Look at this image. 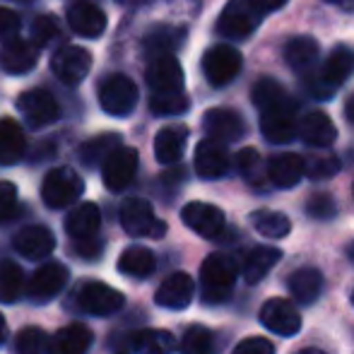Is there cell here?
<instances>
[{
  "instance_id": "obj_32",
  "label": "cell",
  "mask_w": 354,
  "mask_h": 354,
  "mask_svg": "<svg viewBox=\"0 0 354 354\" xmlns=\"http://www.w3.org/2000/svg\"><path fill=\"white\" fill-rule=\"evenodd\" d=\"M284 61L299 73H308L318 61V44L311 37H294L284 46Z\"/></svg>"
},
{
  "instance_id": "obj_20",
  "label": "cell",
  "mask_w": 354,
  "mask_h": 354,
  "mask_svg": "<svg viewBox=\"0 0 354 354\" xmlns=\"http://www.w3.org/2000/svg\"><path fill=\"white\" fill-rule=\"evenodd\" d=\"M229 152L222 142H214V140H203L198 142L196 147V157H193V164H196V171L201 178H222L224 174L229 171Z\"/></svg>"
},
{
  "instance_id": "obj_44",
  "label": "cell",
  "mask_w": 354,
  "mask_h": 354,
  "mask_svg": "<svg viewBox=\"0 0 354 354\" xmlns=\"http://www.w3.org/2000/svg\"><path fill=\"white\" fill-rule=\"evenodd\" d=\"M306 162V159H304ZM340 171V162H337V157H333V154H323V157H311L306 162V174L311 178H318V181H323V178H330L333 174Z\"/></svg>"
},
{
  "instance_id": "obj_8",
  "label": "cell",
  "mask_w": 354,
  "mask_h": 354,
  "mask_svg": "<svg viewBox=\"0 0 354 354\" xmlns=\"http://www.w3.org/2000/svg\"><path fill=\"white\" fill-rule=\"evenodd\" d=\"M241 68H243L241 53L234 46H227V44L207 48L205 56H203V73H205L207 82L212 87H227L229 82L236 80Z\"/></svg>"
},
{
  "instance_id": "obj_13",
  "label": "cell",
  "mask_w": 354,
  "mask_h": 354,
  "mask_svg": "<svg viewBox=\"0 0 354 354\" xmlns=\"http://www.w3.org/2000/svg\"><path fill=\"white\" fill-rule=\"evenodd\" d=\"M138 149L133 147H118L106 162L102 164V178H104V186L109 191L118 193L123 188L131 186V181L136 178V171H138Z\"/></svg>"
},
{
  "instance_id": "obj_17",
  "label": "cell",
  "mask_w": 354,
  "mask_h": 354,
  "mask_svg": "<svg viewBox=\"0 0 354 354\" xmlns=\"http://www.w3.org/2000/svg\"><path fill=\"white\" fill-rule=\"evenodd\" d=\"M207 138L214 142H236L246 133V123L234 109H210L203 118Z\"/></svg>"
},
{
  "instance_id": "obj_27",
  "label": "cell",
  "mask_w": 354,
  "mask_h": 354,
  "mask_svg": "<svg viewBox=\"0 0 354 354\" xmlns=\"http://www.w3.org/2000/svg\"><path fill=\"white\" fill-rule=\"evenodd\" d=\"M188 142L186 126H167L154 138V157L159 164H176L183 157Z\"/></svg>"
},
{
  "instance_id": "obj_21",
  "label": "cell",
  "mask_w": 354,
  "mask_h": 354,
  "mask_svg": "<svg viewBox=\"0 0 354 354\" xmlns=\"http://www.w3.org/2000/svg\"><path fill=\"white\" fill-rule=\"evenodd\" d=\"M39 61V48L37 44L24 41V39H12V41L3 44L0 48V68L8 75H24L29 73Z\"/></svg>"
},
{
  "instance_id": "obj_23",
  "label": "cell",
  "mask_w": 354,
  "mask_h": 354,
  "mask_svg": "<svg viewBox=\"0 0 354 354\" xmlns=\"http://www.w3.org/2000/svg\"><path fill=\"white\" fill-rule=\"evenodd\" d=\"M306 174V162L294 152H282L268 162V181L277 188H294Z\"/></svg>"
},
{
  "instance_id": "obj_46",
  "label": "cell",
  "mask_w": 354,
  "mask_h": 354,
  "mask_svg": "<svg viewBox=\"0 0 354 354\" xmlns=\"http://www.w3.org/2000/svg\"><path fill=\"white\" fill-rule=\"evenodd\" d=\"M306 212L316 219H330L335 214V201L326 193H318L306 203Z\"/></svg>"
},
{
  "instance_id": "obj_22",
  "label": "cell",
  "mask_w": 354,
  "mask_h": 354,
  "mask_svg": "<svg viewBox=\"0 0 354 354\" xmlns=\"http://www.w3.org/2000/svg\"><path fill=\"white\" fill-rule=\"evenodd\" d=\"M68 24L75 34L84 39H99L106 29V15L102 12V8L94 3H75L68 10Z\"/></svg>"
},
{
  "instance_id": "obj_18",
  "label": "cell",
  "mask_w": 354,
  "mask_h": 354,
  "mask_svg": "<svg viewBox=\"0 0 354 354\" xmlns=\"http://www.w3.org/2000/svg\"><path fill=\"white\" fill-rule=\"evenodd\" d=\"M12 246L19 256L29 258V261H39V258H46L53 253L56 236H53L51 229L41 227V224H32V227H24L15 234Z\"/></svg>"
},
{
  "instance_id": "obj_59",
  "label": "cell",
  "mask_w": 354,
  "mask_h": 354,
  "mask_svg": "<svg viewBox=\"0 0 354 354\" xmlns=\"http://www.w3.org/2000/svg\"><path fill=\"white\" fill-rule=\"evenodd\" d=\"M22 3H29V0H22Z\"/></svg>"
},
{
  "instance_id": "obj_57",
  "label": "cell",
  "mask_w": 354,
  "mask_h": 354,
  "mask_svg": "<svg viewBox=\"0 0 354 354\" xmlns=\"http://www.w3.org/2000/svg\"><path fill=\"white\" fill-rule=\"evenodd\" d=\"M82 3H92V0H82Z\"/></svg>"
},
{
  "instance_id": "obj_33",
  "label": "cell",
  "mask_w": 354,
  "mask_h": 354,
  "mask_svg": "<svg viewBox=\"0 0 354 354\" xmlns=\"http://www.w3.org/2000/svg\"><path fill=\"white\" fill-rule=\"evenodd\" d=\"M154 268H157L154 253L145 246L126 248V251L121 253V258H118V272H123V275H128V277H138V280L152 275Z\"/></svg>"
},
{
  "instance_id": "obj_49",
  "label": "cell",
  "mask_w": 354,
  "mask_h": 354,
  "mask_svg": "<svg viewBox=\"0 0 354 354\" xmlns=\"http://www.w3.org/2000/svg\"><path fill=\"white\" fill-rule=\"evenodd\" d=\"M102 248H104V243H102V239L99 236H94V239H87V241H75V251L80 253L82 258H99L102 256Z\"/></svg>"
},
{
  "instance_id": "obj_2",
  "label": "cell",
  "mask_w": 354,
  "mask_h": 354,
  "mask_svg": "<svg viewBox=\"0 0 354 354\" xmlns=\"http://www.w3.org/2000/svg\"><path fill=\"white\" fill-rule=\"evenodd\" d=\"M239 268L236 261L227 253H212L201 266V287L203 301L205 304H222L229 299L234 284H236Z\"/></svg>"
},
{
  "instance_id": "obj_45",
  "label": "cell",
  "mask_w": 354,
  "mask_h": 354,
  "mask_svg": "<svg viewBox=\"0 0 354 354\" xmlns=\"http://www.w3.org/2000/svg\"><path fill=\"white\" fill-rule=\"evenodd\" d=\"M17 210V186L10 181H0V222H8Z\"/></svg>"
},
{
  "instance_id": "obj_56",
  "label": "cell",
  "mask_w": 354,
  "mask_h": 354,
  "mask_svg": "<svg viewBox=\"0 0 354 354\" xmlns=\"http://www.w3.org/2000/svg\"><path fill=\"white\" fill-rule=\"evenodd\" d=\"M347 256H350V261L354 263V241L350 243V248H347Z\"/></svg>"
},
{
  "instance_id": "obj_42",
  "label": "cell",
  "mask_w": 354,
  "mask_h": 354,
  "mask_svg": "<svg viewBox=\"0 0 354 354\" xmlns=\"http://www.w3.org/2000/svg\"><path fill=\"white\" fill-rule=\"evenodd\" d=\"M32 39L37 46H48L56 39H61V24H58L56 17L51 15H41L32 22Z\"/></svg>"
},
{
  "instance_id": "obj_3",
  "label": "cell",
  "mask_w": 354,
  "mask_h": 354,
  "mask_svg": "<svg viewBox=\"0 0 354 354\" xmlns=\"http://www.w3.org/2000/svg\"><path fill=\"white\" fill-rule=\"evenodd\" d=\"M263 15L266 12L256 0H229L217 19V34L234 41L248 39L263 22Z\"/></svg>"
},
{
  "instance_id": "obj_31",
  "label": "cell",
  "mask_w": 354,
  "mask_h": 354,
  "mask_svg": "<svg viewBox=\"0 0 354 354\" xmlns=\"http://www.w3.org/2000/svg\"><path fill=\"white\" fill-rule=\"evenodd\" d=\"M289 294L294 297V301L299 304H313L318 297H321V289H323V277L316 268H301L297 270L287 282Z\"/></svg>"
},
{
  "instance_id": "obj_38",
  "label": "cell",
  "mask_w": 354,
  "mask_h": 354,
  "mask_svg": "<svg viewBox=\"0 0 354 354\" xmlns=\"http://www.w3.org/2000/svg\"><path fill=\"white\" fill-rule=\"evenodd\" d=\"M236 169L248 183H253V186H263V181H266L268 169L263 167L261 154L253 147H246L236 154Z\"/></svg>"
},
{
  "instance_id": "obj_52",
  "label": "cell",
  "mask_w": 354,
  "mask_h": 354,
  "mask_svg": "<svg viewBox=\"0 0 354 354\" xmlns=\"http://www.w3.org/2000/svg\"><path fill=\"white\" fill-rule=\"evenodd\" d=\"M326 3L337 5V8H342V10H354V0H326Z\"/></svg>"
},
{
  "instance_id": "obj_47",
  "label": "cell",
  "mask_w": 354,
  "mask_h": 354,
  "mask_svg": "<svg viewBox=\"0 0 354 354\" xmlns=\"http://www.w3.org/2000/svg\"><path fill=\"white\" fill-rule=\"evenodd\" d=\"M19 15L10 8H0V41H12L19 32Z\"/></svg>"
},
{
  "instance_id": "obj_9",
  "label": "cell",
  "mask_w": 354,
  "mask_h": 354,
  "mask_svg": "<svg viewBox=\"0 0 354 354\" xmlns=\"http://www.w3.org/2000/svg\"><path fill=\"white\" fill-rule=\"evenodd\" d=\"M17 111L32 128H46L61 118V106L56 97L46 89H27L17 97Z\"/></svg>"
},
{
  "instance_id": "obj_1",
  "label": "cell",
  "mask_w": 354,
  "mask_h": 354,
  "mask_svg": "<svg viewBox=\"0 0 354 354\" xmlns=\"http://www.w3.org/2000/svg\"><path fill=\"white\" fill-rule=\"evenodd\" d=\"M354 75V48L347 46V44H340L330 51V56L326 58L323 68L318 71L316 75L313 73H306V80H304V87L311 97L326 99L335 97L337 87L347 82Z\"/></svg>"
},
{
  "instance_id": "obj_28",
  "label": "cell",
  "mask_w": 354,
  "mask_h": 354,
  "mask_svg": "<svg viewBox=\"0 0 354 354\" xmlns=\"http://www.w3.org/2000/svg\"><path fill=\"white\" fill-rule=\"evenodd\" d=\"M186 39V29L183 27H174V24H159V27H152L147 34H145V51L152 53V58L157 56H174L178 46Z\"/></svg>"
},
{
  "instance_id": "obj_12",
  "label": "cell",
  "mask_w": 354,
  "mask_h": 354,
  "mask_svg": "<svg viewBox=\"0 0 354 354\" xmlns=\"http://www.w3.org/2000/svg\"><path fill=\"white\" fill-rule=\"evenodd\" d=\"M181 219L191 232H196L203 239H219L227 229L224 212L210 203H188L181 210Z\"/></svg>"
},
{
  "instance_id": "obj_24",
  "label": "cell",
  "mask_w": 354,
  "mask_h": 354,
  "mask_svg": "<svg viewBox=\"0 0 354 354\" xmlns=\"http://www.w3.org/2000/svg\"><path fill=\"white\" fill-rule=\"evenodd\" d=\"M299 138L308 147H330L337 138V131L323 111H311L299 121Z\"/></svg>"
},
{
  "instance_id": "obj_41",
  "label": "cell",
  "mask_w": 354,
  "mask_h": 354,
  "mask_svg": "<svg viewBox=\"0 0 354 354\" xmlns=\"http://www.w3.org/2000/svg\"><path fill=\"white\" fill-rule=\"evenodd\" d=\"M181 354H214V337L207 328L191 326L183 333Z\"/></svg>"
},
{
  "instance_id": "obj_10",
  "label": "cell",
  "mask_w": 354,
  "mask_h": 354,
  "mask_svg": "<svg viewBox=\"0 0 354 354\" xmlns=\"http://www.w3.org/2000/svg\"><path fill=\"white\" fill-rule=\"evenodd\" d=\"M123 304V294L104 282H84L77 289V306L89 316H111L121 311Z\"/></svg>"
},
{
  "instance_id": "obj_35",
  "label": "cell",
  "mask_w": 354,
  "mask_h": 354,
  "mask_svg": "<svg viewBox=\"0 0 354 354\" xmlns=\"http://www.w3.org/2000/svg\"><path fill=\"white\" fill-rule=\"evenodd\" d=\"M24 275L22 268L10 258L0 261V304H15L22 297Z\"/></svg>"
},
{
  "instance_id": "obj_39",
  "label": "cell",
  "mask_w": 354,
  "mask_h": 354,
  "mask_svg": "<svg viewBox=\"0 0 354 354\" xmlns=\"http://www.w3.org/2000/svg\"><path fill=\"white\" fill-rule=\"evenodd\" d=\"M191 102L183 92H169V94H152L149 99V109L154 116H178L186 113Z\"/></svg>"
},
{
  "instance_id": "obj_53",
  "label": "cell",
  "mask_w": 354,
  "mask_h": 354,
  "mask_svg": "<svg viewBox=\"0 0 354 354\" xmlns=\"http://www.w3.org/2000/svg\"><path fill=\"white\" fill-rule=\"evenodd\" d=\"M5 335H8V323H5V316L0 313V345L5 342Z\"/></svg>"
},
{
  "instance_id": "obj_51",
  "label": "cell",
  "mask_w": 354,
  "mask_h": 354,
  "mask_svg": "<svg viewBox=\"0 0 354 354\" xmlns=\"http://www.w3.org/2000/svg\"><path fill=\"white\" fill-rule=\"evenodd\" d=\"M345 116H347V121L354 123V94L347 99V104H345Z\"/></svg>"
},
{
  "instance_id": "obj_43",
  "label": "cell",
  "mask_w": 354,
  "mask_h": 354,
  "mask_svg": "<svg viewBox=\"0 0 354 354\" xmlns=\"http://www.w3.org/2000/svg\"><path fill=\"white\" fill-rule=\"evenodd\" d=\"M284 97H287L284 87L280 82H275V80H270V77H263V80H258V82L253 84V104H256L258 109H266L268 104L280 102V99H284Z\"/></svg>"
},
{
  "instance_id": "obj_40",
  "label": "cell",
  "mask_w": 354,
  "mask_h": 354,
  "mask_svg": "<svg viewBox=\"0 0 354 354\" xmlns=\"http://www.w3.org/2000/svg\"><path fill=\"white\" fill-rule=\"evenodd\" d=\"M51 340L41 328H24L15 337V354H48Z\"/></svg>"
},
{
  "instance_id": "obj_55",
  "label": "cell",
  "mask_w": 354,
  "mask_h": 354,
  "mask_svg": "<svg viewBox=\"0 0 354 354\" xmlns=\"http://www.w3.org/2000/svg\"><path fill=\"white\" fill-rule=\"evenodd\" d=\"M297 354H326L323 350H301V352H297Z\"/></svg>"
},
{
  "instance_id": "obj_19",
  "label": "cell",
  "mask_w": 354,
  "mask_h": 354,
  "mask_svg": "<svg viewBox=\"0 0 354 354\" xmlns=\"http://www.w3.org/2000/svg\"><path fill=\"white\" fill-rule=\"evenodd\" d=\"M193 297H196V282H193V277L188 272H174V275H169L167 280L159 284L157 294H154V301L162 308L178 311V308H186L193 301Z\"/></svg>"
},
{
  "instance_id": "obj_29",
  "label": "cell",
  "mask_w": 354,
  "mask_h": 354,
  "mask_svg": "<svg viewBox=\"0 0 354 354\" xmlns=\"http://www.w3.org/2000/svg\"><path fill=\"white\" fill-rule=\"evenodd\" d=\"M27 152V138L15 118H0V164H17Z\"/></svg>"
},
{
  "instance_id": "obj_26",
  "label": "cell",
  "mask_w": 354,
  "mask_h": 354,
  "mask_svg": "<svg viewBox=\"0 0 354 354\" xmlns=\"http://www.w3.org/2000/svg\"><path fill=\"white\" fill-rule=\"evenodd\" d=\"M92 330L82 323H73L66 326L51 337V345H48V354H87L92 347Z\"/></svg>"
},
{
  "instance_id": "obj_50",
  "label": "cell",
  "mask_w": 354,
  "mask_h": 354,
  "mask_svg": "<svg viewBox=\"0 0 354 354\" xmlns=\"http://www.w3.org/2000/svg\"><path fill=\"white\" fill-rule=\"evenodd\" d=\"M258 5H261L263 12H272V10H280L287 5V0H256Z\"/></svg>"
},
{
  "instance_id": "obj_6",
  "label": "cell",
  "mask_w": 354,
  "mask_h": 354,
  "mask_svg": "<svg viewBox=\"0 0 354 354\" xmlns=\"http://www.w3.org/2000/svg\"><path fill=\"white\" fill-rule=\"evenodd\" d=\"M138 104V87L128 75H109L99 84V106L109 113V116H128L133 113Z\"/></svg>"
},
{
  "instance_id": "obj_48",
  "label": "cell",
  "mask_w": 354,
  "mask_h": 354,
  "mask_svg": "<svg viewBox=\"0 0 354 354\" xmlns=\"http://www.w3.org/2000/svg\"><path fill=\"white\" fill-rule=\"evenodd\" d=\"M232 354H275V347L268 337H246L234 347Z\"/></svg>"
},
{
  "instance_id": "obj_34",
  "label": "cell",
  "mask_w": 354,
  "mask_h": 354,
  "mask_svg": "<svg viewBox=\"0 0 354 354\" xmlns=\"http://www.w3.org/2000/svg\"><path fill=\"white\" fill-rule=\"evenodd\" d=\"M118 147H123L121 136H116V133H104V136L92 138V140H87L82 145V149H80V159H82L87 167H97V164L106 162V159L111 157Z\"/></svg>"
},
{
  "instance_id": "obj_36",
  "label": "cell",
  "mask_w": 354,
  "mask_h": 354,
  "mask_svg": "<svg viewBox=\"0 0 354 354\" xmlns=\"http://www.w3.org/2000/svg\"><path fill=\"white\" fill-rule=\"evenodd\" d=\"M251 224L258 234L268 239H284L292 229V222L275 210H256L251 214Z\"/></svg>"
},
{
  "instance_id": "obj_54",
  "label": "cell",
  "mask_w": 354,
  "mask_h": 354,
  "mask_svg": "<svg viewBox=\"0 0 354 354\" xmlns=\"http://www.w3.org/2000/svg\"><path fill=\"white\" fill-rule=\"evenodd\" d=\"M118 5H138V3H142V0H116Z\"/></svg>"
},
{
  "instance_id": "obj_7",
  "label": "cell",
  "mask_w": 354,
  "mask_h": 354,
  "mask_svg": "<svg viewBox=\"0 0 354 354\" xmlns=\"http://www.w3.org/2000/svg\"><path fill=\"white\" fill-rule=\"evenodd\" d=\"M121 227L126 229L131 236L142 239H162L167 234V224L154 214L152 205L145 198H128L121 205Z\"/></svg>"
},
{
  "instance_id": "obj_14",
  "label": "cell",
  "mask_w": 354,
  "mask_h": 354,
  "mask_svg": "<svg viewBox=\"0 0 354 354\" xmlns=\"http://www.w3.org/2000/svg\"><path fill=\"white\" fill-rule=\"evenodd\" d=\"M68 284V268L63 263H44L29 280V299L34 304H48L63 292Z\"/></svg>"
},
{
  "instance_id": "obj_37",
  "label": "cell",
  "mask_w": 354,
  "mask_h": 354,
  "mask_svg": "<svg viewBox=\"0 0 354 354\" xmlns=\"http://www.w3.org/2000/svg\"><path fill=\"white\" fill-rule=\"evenodd\" d=\"M138 354H171L176 350V340L167 330H140L133 340Z\"/></svg>"
},
{
  "instance_id": "obj_58",
  "label": "cell",
  "mask_w": 354,
  "mask_h": 354,
  "mask_svg": "<svg viewBox=\"0 0 354 354\" xmlns=\"http://www.w3.org/2000/svg\"><path fill=\"white\" fill-rule=\"evenodd\" d=\"M352 304H354V294H352Z\"/></svg>"
},
{
  "instance_id": "obj_30",
  "label": "cell",
  "mask_w": 354,
  "mask_h": 354,
  "mask_svg": "<svg viewBox=\"0 0 354 354\" xmlns=\"http://www.w3.org/2000/svg\"><path fill=\"white\" fill-rule=\"evenodd\" d=\"M282 253L272 246H256L248 251V256L243 258V266H241V272L246 277L248 284H256L261 282L272 268L280 263Z\"/></svg>"
},
{
  "instance_id": "obj_5",
  "label": "cell",
  "mask_w": 354,
  "mask_h": 354,
  "mask_svg": "<svg viewBox=\"0 0 354 354\" xmlns=\"http://www.w3.org/2000/svg\"><path fill=\"white\" fill-rule=\"evenodd\" d=\"M261 131L268 142H292L299 136L297 104L289 97H284L280 102H272L266 109H261Z\"/></svg>"
},
{
  "instance_id": "obj_4",
  "label": "cell",
  "mask_w": 354,
  "mask_h": 354,
  "mask_svg": "<svg viewBox=\"0 0 354 354\" xmlns=\"http://www.w3.org/2000/svg\"><path fill=\"white\" fill-rule=\"evenodd\" d=\"M84 193V181L71 167H56L46 174L41 183V201L51 210H63L77 203Z\"/></svg>"
},
{
  "instance_id": "obj_16",
  "label": "cell",
  "mask_w": 354,
  "mask_h": 354,
  "mask_svg": "<svg viewBox=\"0 0 354 354\" xmlns=\"http://www.w3.org/2000/svg\"><path fill=\"white\" fill-rule=\"evenodd\" d=\"M261 323L282 337H292L301 328V316L287 299H268L261 308Z\"/></svg>"
},
{
  "instance_id": "obj_25",
  "label": "cell",
  "mask_w": 354,
  "mask_h": 354,
  "mask_svg": "<svg viewBox=\"0 0 354 354\" xmlns=\"http://www.w3.org/2000/svg\"><path fill=\"white\" fill-rule=\"evenodd\" d=\"M99 227H102V212H99V207L94 203H80L66 217V232L71 234V239H75V241L94 239Z\"/></svg>"
},
{
  "instance_id": "obj_15",
  "label": "cell",
  "mask_w": 354,
  "mask_h": 354,
  "mask_svg": "<svg viewBox=\"0 0 354 354\" xmlns=\"http://www.w3.org/2000/svg\"><path fill=\"white\" fill-rule=\"evenodd\" d=\"M145 80L152 87L154 94L181 92L183 89V68L176 56H157L147 63Z\"/></svg>"
},
{
  "instance_id": "obj_11",
  "label": "cell",
  "mask_w": 354,
  "mask_h": 354,
  "mask_svg": "<svg viewBox=\"0 0 354 354\" xmlns=\"http://www.w3.org/2000/svg\"><path fill=\"white\" fill-rule=\"evenodd\" d=\"M51 71L63 84H80L92 71V53L82 46H61L51 56Z\"/></svg>"
}]
</instances>
